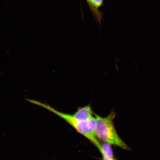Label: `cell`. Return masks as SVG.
I'll return each mask as SVG.
<instances>
[{"label":"cell","instance_id":"obj_3","mask_svg":"<svg viewBox=\"0 0 160 160\" xmlns=\"http://www.w3.org/2000/svg\"><path fill=\"white\" fill-rule=\"evenodd\" d=\"M73 115L76 118L81 121H87L94 116L90 105L79 107Z\"/></svg>","mask_w":160,"mask_h":160},{"label":"cell","instance_id":"obj_2","mask_svg":"<svg viewBox=\"0 0 160 160\" xmlns=\"http://www.w3.org/2000/svg\"><path fill=\"white\" fill-rule=\"evenodd\" d=\"M96 123V134L99 140L103 142L118 146L125 150H130L129 148L118 135L113 123L116 113L112 111L105 117L95 114Z\"/></svg>","mask_w":160,"mask_h":160},{"label":"cell","instance_id":"obj_7","mask_svg":"<svg viewBox=\"0 0 160 160\" xmlns=\"http://www.w3.org/2000/svg\"><path fill=\"white\" fill-rule=\"evenodd\" d=\"M114 160H116L115 159Z\"/></svg>","mask_w":160,"mask_h":160},{"label":"cell","instance_id":"obj_5","mask_svg":"<svg viewBox=\"0 0 160 160\" xmlns=\"http://www.w3.org/2000/svg\"><path fill=\"white\" fill-rule=\"evenodd\" d=\"M103 1V0H88L89 2L96 8H99L102 5Z\"/></svg>","mask_w":160,"mask_h":160},{"label":"cell","instance_id":"obj_1","mask_svg":"<svg viewBox=\"0 0 160 160\" xmlns=\"http://www.w3.org/2000/svg\"><path fill=\"white\" fill-rule=\"evenodd\" d=\"M26 100L30 103L48 110L65 120L73 128L78 132L87 138L99 150L101 143L100 142L96 134V123L95 115L87 121H81L76 118L72 114L59 111L47 104L33 99H27Z\"/></svg>","mask_w":160,"mask_h":160},{"label":"cell","instance_id":"obj_6","mask_svg":"<svg viewBox=\"0 0 160 160\" xmlns=\"http://www.w3.org/2000/svg\"><path fill=\"white\" fill-rule=\"evenodd\" d=\"M87 1H88V0H87Z\"/></svg>","mask_w":160,"mask_h":160},{"label":"cell","instance_id":"obj_4","mask_svg":"<svg viewBox=\"0 0 160 160\" xmlns=\"http://www.w3.org/2000/svg\"><path fill=\"white\" fill-rule=\"evenodd\" d=\"M99 151L102 155L103 160H114L111 145L107 142L101 143Z\"/></svg>","mask_w":160,"mask_h":160}]
</instances>
